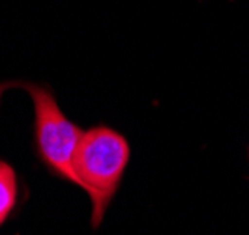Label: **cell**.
I'll return each instance as SVG.
<instances>
[{"mask_svg":"<svg viewBox=\"0 0 249 235\" xmlns=\"http://www.w3.org/2000/svg\"><path fill=\"white\" fill-rule=\"evenodd\" d=\"M127 161L129 146L120 133L109 127H94L83 133L73 155V173L75 183L92 200L94 228L100 226Z\"/></svg>","mask_w":249,"mask_h":235,"instance_id":"6da1fadb","label":"cell"},{"mask_svg":"<svg viewBox=\"0 0 249 235\" xmlns=\"http://www.w3.org/2000/svg\"><path fill=\"white\" fill-rule=\"evenodd\" d=\"M34 103L36 144L41 161L64 179L75 183L73 155L83 131L62 114L49 90L36 84H19Z\"/></svg>","mask_w":249,"mask_h":235,"instance_id":"7a4b0ae2","label":"cell"},{"mask_svg":"<svg viewBox=\"0 0 249 235\" xmlns=\"http://www.w3.org/2000/svg\"><path fill=\"white\" fill-rule=\"evenodd\" d=\"M17 202V175L8 162L0 161V224L10 217Z\"/></svg>","mask_w":249,"mask_h":235,"instance_id":"3957f363","label":"cell"}]
</instances>
